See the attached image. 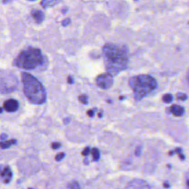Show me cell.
Segmentation results:
<instances>
[{
	"label": "cell",
	"instance_id": "cell-1",
	"mask_svg": "<svg viewBox=\"0 0 189 189\" xmlns=\"http://www.w3.org/2000/svg\"><path fill=\"white\" fill-rule=\"evenodd\" d=\"M103 55L108 73L116 75L125 70L129 64V50L126 45L106 44L103 47Z\"/></svg>",
	"mask_w": 189,
	"mask_h": 189
},
{
	"label": "cell",
	"instance_id": "cell-2",
	"mask_svg": "<svg viewBox=\"0 0 189 189\" xmlns=\"http://www.w3.org/2000/svg\"><path fill=\"white\" fill-rule=\"evenodd\" d=\"M23 84V91L29 101L34 104H41L45 103L47 94L43 85L39 80L29 73L21 74Z\"/></svg>",
	"mask_w": 189,
	"mask_h": 189
},
{
	"label": "cell",
	"instance_id": "cell-3",
	"mask_svg": "<svg viewBox=\"0 0 189 189\" xmlns=\"http://www.w3.org/2000/svg\"><path fill=\"white\" fill-rule=\"evenodd\" d=\"M129 83L130 87L134 92V98L136 100H140L157 86V83L153 77L145 74L131 78Z\"/></svg>",
	"mask_w": 189,
	"mask_h": 189
},
{
	"label": "cell",
	"instance_id": "cell-4",
	"mask_svg": "<svg viewBox=\"0 0 189 189\" xmlns=\"http://www.w3.org/2000/svg\"><path fill=\"white\" fill-rule=\"evenodd\" d=\"M44 62V57L39 49L30 47L22 50L14 60V64L25 70H33Z\"/></svg>",
	"mask_w": 189,
	"mask_h": 189
},
{
	"label": "cell",
	"instance_id": "cell-5",
	"mask_svg": "<svg viewBox=\"0 0 189 189\" xmlns=\"http://www.w3.org/2000/svg\"><path fill=\"white\" fill-rule=\"evenodd\" d=\"M19 82L13 74H2L1 92L2 94L9 93L16 89Z\"/></svg>",
	"mask_w": 189,
	"mask_h": 189
},
{
	"label": "cell",
	"instance_id": "cell-6",
	"mask_svg": "<svg viewBox=\"0 0 189 189\" xmlns=\"http://www.w3.org/2000/svg\"><path fill=\"white\" fill-rule=\"evenodd\" d=\"M95 83L99 87L104 90H108L113 85L112 75L110 73H104L99 75L95 79Z\"/></svg>",
	"mask_w": 189,
	"mask_h": 189
},
{
	"label": "cell",
	"instance_id": "cell-7",
	"mask_svg": "<svg viewBox=\"0 0 189 189\" xmlns=\"http://www.w3.org/2000/svg\"><path fill=\"white\" fill-rule=\"evenodd\" d=\"M3 108L8 112H14L19 108V103L14 99H9L4 103Z\"/></svg>",
	"mask_w": 189,
	"mask_h": 189
},
{
	"label": "cell",
	"instance_id": "cell-8",
	"mask_svg": "<svg viewBox=\"0 0 189 189\" xmlns=\"http://www.w3.org/2000/svg\"><path fill=\"white\" fill-rule=\"evenodd\" d=\"M1 177L2 179V182L5 183H8L12 179V172L10 171V168L6 166L4 169L1 171Z\"/></svg>",
	"mask_w": 189,
	"mask_h": 189
},
{
	"label": "cell",
	"instance_id": "cell-9",
	"mask_svg": "<svg viewBox=\"0 0 189 189\" xmlns=\"http://www.w3.org/2000/svg\"><path fill=\"white\" fill-rule=\"evenodd\" d=\"M31 16L37 24H41L45 19V13L41 10L34 9L31 11Z\"/></svg>",
	"mask_w": 189,
	"mask_h": 189
},
{
	"label": "cell",
	"instance_id": "cell-10",
	"mask_svg": "<svg viewBox=\"0 0 189 189\" xmlns=\"http://www.w3.org/2000/svg\"><path fill=\"white\" fill-rule=\"evenodd\" d=\"M184 108L178 106V105H173L170 107V112L173 114L176 117H180L184 114Z\"/></svg>",
	"mask_w": 189,
	"mask_h": 189
},
{
	"label": "cell",
	"instance_id": "cell-11",
	"mask_svg": "<svg viewBox=\"0 0 189 189\" xmlns=\"http://www.w3.org/2000/svg\"><path fill=\"white\" fill-rule=\"evenodd\" d=\"M61 0H41V5L44 8H49L58 5Z\"/></svg>",
	"mask_w": 189,
	"mask_h": 189
},
{
	"label": "cell",
	"instance_id": "cell-12",
	"mask_svg": "<svg viewBox=\"0 0 189 189\" xmlns=\"http://www.w3.org/2000/svg\"><path fill=\"white\" fill-rule=\"evenodd\" d=\"M16 143V139H12L10 140H7L5 142H1L0 143V146L2 148V149H8L9 148L10 146L12 145H14Z\"/></svg>",
	"mask_w": 189,
	"mask_h": 189
},
{
	"label": "cell",
	"instance_id": "cell-13",
	"mask_svg": "<svg viewBox=\"0 0 189 189\" xmlns=\"http://www.w3.org/2000/svg\"><path fill=\"white\" fill-rule=\"evenodd\" d=\"M92 154L94 161H98L100 158V151L97 148H93L92 149Z\"/></svg>",
	"mask_w": 189,
	"mask_h": 189
},
{
	"label": "cell",
	"instance_id": "cell-14",
	"mask_svg": "<svg viewBox=\"0 0 189 189\" xmlns=\"http://www.w3.org/2000/svg\"><path fill=\"white\" fill-rule=\"evenodd\" d=\"M162 99H163V101L165 103L169 104L173 100V96L171 94H166L163 96Z\"/></svg>",
	"mask_w": 189,
	"mask_h": 189
},
{
	"label": "cell",
	"instance_id": "cell-15",
	"mask_svg": "<svg viewBox=\"0 0 189 189\" xmlns=\"http://www.w3.org/2000/svg\"><path fill=\"white\" fill-rule=\"evenodd\" d=\"M78 100L81 103L84 104H86L88 103V98L86 94H81L78 97Z\"/></svg>",
	"mask_w": 189,
	"mask_h": 189
},
{
	"label": "cell",
	"instance_id": "cell-16",
	"mask_svg": "<svg viewBox=\"0 0 189 189\" xmlns=\"http://www.w3.org/2000/svg\"><path fill=\"white\" fill-rule=\"evenodd\" d=\"M68 188L69 189H80L79 184L76 182H72L69 184L68 185Z\"/></svg>",
	"mask_w": 189,
	"mask_h": 189
},
{
	"label": "cell",
	"instance_id": "cell-17",
	"mask_svg": "<svg viewBox=\"0 0 189 189\" xmlns=\"http://www.w3.org/2000/svg\"><path fill=\"white\" fill-rule=\"evenodd\" d=\"M177 98L178 100L184 101V100H185L188 98V96L185 94H183V93H177Z\"/></svg>",
	"mask_w": 189,
	"mask_h": 189
},
{
	"label": "cell",
	"instance_id": "cell-18",
	"mask_svg": "<svg viewBox=\"0 0 189 189\" xmlns=\"http://www.w3.org/2000/svg\"><path fill=\"white\" fill-rule=\"evenodd\" d=\"M64 157H65L64 153V152H61V153H59V154L55 155V159L56 161H60V160H61V159H63Z\"/></svg>",
	"mask_w": 189,
	"mask_h": 189
},
{
	"label": "cell",
	"instance_id": "cell-19",
	"mask_svg": "<svg viewBox=\"0 0 189 189\" xmlns=\"http://www.w3.org/2000/svg\"><path fill=\"white\" fill-rule=\"evenodd\" d=\"M142 152V146H137V148H136V150H135V155L137 157H139L140 154Z\"/></svg>",
	"mask_w": 189,
	"mask_h": 189
},
{
	"label": "cell",
	"instance_id": "cell-20",
	"mask_svg": "<svg viewBox=\"0 0 189 189\" xmlns=\"http://www.w3.org/2000/svg\"><path fill=\"white\" fill-rule=\"evenodd\" d=\"M70 21H71V20H70V18L65 19L64 20H63V21H62L61 25H62V26H64V27H66V26H67L68 25H70Z\"/></svg>",
	"mask_w": 189,
	"mask_h": 189
},
{
	"label": "cell",
	"instance_id": "cell-21",
	"mask_svg": "<svg viewBox=\"0 0 189 189\" xmlns=\"http://www.w3.org/2000/svg\"><path fill=\"white\" fill-rule=\"evenodd\" d=\"M60 144L59 143H58V142H54V143H53L52 144H51V147H52V149H59L60 147Z\"/></svg>",
	"mask_w": 189,
	"mask_h": 189
},
{
	"label": "cell",
	"instance_id": "cell-22",
	"mask_svg": "<svg viewBox=\"0 0 189 189\" xmlns=\"http://www.w3.org/2000/svg\"><path fill=\"white\" fill-rule=\"evenodd\" d=\"M90 148H89V147H86L83 150V151H82L81 154H82L83 156H85V157H86V156H87L88 154H90Z\"/></svg>",
	"mask_w": 189,
	"mask_h": 189
},
{
	"label": "cell",
	"instance_id": "cell-23",
	"mask_svg": "<svg viewBox=\"0 0 189 189\" xmlns=\"http://www.w3.org/2000/svg\"><path fill=\"white\" fill-rule=\"evenodd\" d=\"M67 82L70 84H72L73 83H74V81H73V78H72V76H68V78H67Z\"/></svg>",
	"mask_w": 189,
	"mask_h": 189
},
{
	"label": "cell",
	"instance_id": "cell-24",
	"mask_svg": "<svg viewBox=\"0 0 189 189\" xmlns=\"http://www.w3.org/2000/svg\"><path fill=\"white\" fill-rule=\"evenodd\" d=\"M87 115L90 116V117H91V118L93 117V116H94V111L92 110H88V111H87Z\"/></svg>",
	"mask_w": 189,
	"mask_h": 189
},
{
	"label": "cell",
	"instance_id": "cell-25",
	"mask_svg": "<svg viewBox=\"0 0 189 189\" xmlns=\"http://www.w3.org/2000/svg\"><path fill=\"white\" fill-rule=\"evenodd\" d=\"M181 151H182V149H181L180 148H177V149L174 151V153H176V154H179V153H181Z\"/></svg>",
	"mask_w": 189,
	"mask_h": 189
},
{
	"label": "cell",
	"instance_id": "cell-26",
	"mask_svg": "<svg viewBox=\"0 0 189 189\" xmlns=\"http://www.w3.org/2000/svg\"><path fill=\"white\" fill-rule=\"evenodd\" d=\"M7 134H1V140H6V138H7Z\"/></svg>",
	"mask_w": 189,
	"mask_h": 189
},
{
	"label": "cell",
	"instance_id": "cell-27",
	"mask_svg": "<svg viewBox=\"0 0 189 189\" xmlns=\"http://www.w3.org/2000/svg\"><path fill=\"white\" fill-rule=\"evenodd\" d=\"M179 157L180 158V159H182V160H184L185 158V157L184 155L182 154V153H179Z\"/></svg>",
	"mask_w": 189,
	"mask_h": 189
},
{
	"label": "cell",
	"instance_id": "cell-28",
	"mask_svg": "<svg viewBox=\"0 0 189 189\" xmlns=\"http://www.w3.org/2000/svg\"><path fill=\"white\" fill-rule=\"evenodd\" d=\"M186 80H187V83H188V84L189 86V70L188 71V72H187V75H186Z\"/></svg>",
	"mask_w": 189,
	"mask_h": 189
},
{
	"label": "cell",
	"instance_id": "cell-29",
	"mask_svg": "<svg viewBox=\"0 0 189 189\" xmlns=\"http://www.w3.org/2000/svg\"><path fill=\"white\" fill-rule=\"evenodd\" d=\"M163 187L165 188H169L170 187V185L169 183H163Z\"/></svg>",
	"mask_w": 189,
	"mask_h": 189
},
{
	"label": "cell",
	"instance_id": "cell-30",
	"mask_svg": "<svg viewBox=\"0 0 189 189\" xmlns=\"http://www.w3.org/2000/svg\"><path fill=\"white\" fill-rule=\"evenodd\" d=\"M70 118H66V119L64 120V123L65 124H67V123L70 122Z\"/></svg>",
	"mask_w": 189,
	"mask_h": 189
},
{
	"label": "cell",
	"instance_id": "cell-31",
	"mask_svg": "<svg viewBox=\"0 0 189 189\" xmlns=\"http://www.w3.org/2000/svg\"><path fill=\"white\" fill-rule=\"evenodd\" d=\"M174 151H169V156H171V155H173V154H174Z\"/></svg>",
	"mask_w": 189,
	"mask_h": 189
},
{
	"label": "cell",
	"instance_id": "cell-32",
	"mask_svg": "<svg viewBox=\"0 0 189 189\" xmlns=\"http://www.w3.org/2000/svg\"><path fill=\"white\" fill-rule=\"evenodd\" d=\"M98 117H99V118H101V117H102V113H98Z\"/></svg>",
	"mask_w": 189,
	"mask_h": 189
},
{
	"label": "cell",
	"instance_id": "cell-33",
	"mask_svg": "<svg viewBox=\"0 0 189 189\" xmlns=\"http://www.w3.org/2000/svg\"><path fill=\"white\" fill-rule=\"evenodd\" d=\"M187 185H188V186L189 187V180H188V181H187Z\"/></svg>",
	"mask_w": 189,
	"mask_h": 189
},
{
	"label": "cell",
	"instance_id": "cell-34",
	"mask_svg": "<svg viewBox=\"0 0 189 189\" xmlns=\"http://www.w3.org/2000/svg\"><path fill=\"white\" fill-rule=\"evenodd\" d=\"M120 100H123V97H120Z\"/></svg>",
	"mask_w": 189,
	"mask_h": 189
},
{
	"label": "cell",
	"instance_id": "cell-35",
	"mask_svg": "<svg viewBox=\"0 0 189 189\" xmlns=\"http://www.w3.org/2000/svg\"><path fill=\"white\" fill-rule=\"evenodd\" d=\"M31 1H33V0H31Z\"/></svg>",
	"mask_w": 189,
	"mask_h": 189
},
{
	"label": "cell",
	"instance_id": "cell-36",
	"mask_svg": "<svg viewBox=\"0 0 189 189\" xmlns=\"http://www.w3.org/2000/svg\"><path fill=\"white\" fill-rule=\"evenodd\" d=\"M29 189H32V188H29Z\"/></svg>",
	"mask_w": 189,
	"mask_h": 189
}]
</instances>
